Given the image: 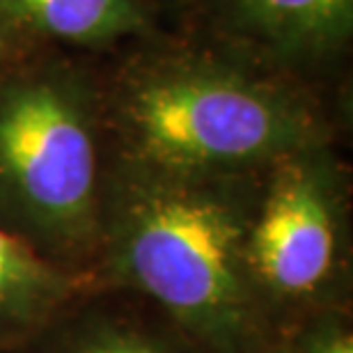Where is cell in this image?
<instances>
[{
    "mask_svg": "<svg viewBox=\"0 0 353 353\" xmlns=\"http://www.w3.org/2000/svg\"><path fill=\"white\" fill-rule=\"evenodd\" d=\"M245 266L268 330L353 307L349 174L335 143L289 154L259 174Z\"/></svg>",
    "mask_w": 353,
    "mask_h": 353,
    "instance_id": "4",
    "label": "cell"
},
{
    "mask_svg": "<svg viewBox=\"0 0 353 353\" xmlns=\"http://www.w3.org/2000/svg\"><path fill=\"white\" fill-rule=\"evenodd\" d=\"M228 51L305 81L342 58L353 32V0H211Z\"/></svg>",
    "mask_w": 353,
    "mask_h": 353,
    "instance_id": "5",
    "label": "cell"
},
{
    "mask_svg": "<svg viewBox=\"0 0 353 353\" xmlns=\"http://www.w3.org/2000/svg\"><path fill=\"white\" fill-rule=\"evenodd\" d=\"M88 287L0 225V353L30 342Z\"/></svg>",
    "mask_w": 353,
    "mask_h": 353,
    "instance_id": "7",
    "label": "cell"
},
{
    "mask_svg": "<svg viewBox=\"0 0 353 353\" xmlns=\"http://www.w3.org/2000/svg\"><path fill=\"white\" fill-rule=\"evenodd\" d=\"M105 176L101 76L48 51L0 67V225L90 282Z\"/></svg>",
    "mask_w": 353,
    "mask_h": 353,
    "instance_id": "3",
    "label": "cell"
},
{
    "mask_svg": "<svg viewBox=\"0 0 353 353\" xmlns=\"http://www.w3.org/2000/svg\"><path fill=\"white\" fill-rule=\"evenodd\" d=\"M257 353H353V307H330L273 328Z\"/></svg>",
    "mask_w": 353,
    "mask_h": 353,
    "instance_id": "9",
    "label": "cell"
},
{
    "mask_svg": "<svg viewBox=\"0 0 353 353\" xmlns=\"http://www.w3.org/2000/svg\"><path fill=\"white\" fill-rule=\"evenodd\" d=\"M108 161L179 176L257 174L335 143L323 99L232 51L150 48L101 76Z\"/></svg>",
    "mask_w": 353,
    "mask_h": 353,
    "instance_id": "1",
    "label": "cell"
},
{
    "mask_svg": "<svg viewBox=\"0 0 353 353\" xmlns=\"http://www.w3.org/2000/svg\"><path fill=\"white\" fill-rule=\"evenodd\" d=\"M32 51V41L21 30L17 17L7 0H0V67L17 60L19 55Z\"/></svg>",
    "mask_w": 353,
    "mask_h": 353,
    "instance_id": "10",
    "label": "cell"
},
{
    "mask_svg": "<svg viewBox=\"0 0 353 353\" xmlns=\"http://www.w3.org/2000/svg\"><path fill=\"white\" fill-rule=\"evenodd\" d=\"M28 39L108 48L150 23L147 0H7Z\"/></svg>",
    "mask_w": 353,
    "mask_h": 353,
    "instance_id": "8",
    "label": "cell"
},
{
    "mask_svg": "<svg viewBox=\"0 0 353 353\" xmlns=\"http://www.w3.org/2000/svg\"><path fill=\"white\" fill-rule=\"evenodd\" d=\"M262 172L179 176L108 161L90 287L138 294L204 353H257L271 330L245 232Z\"/></svg>",
    "mask_w": 353,
    "mask_h": 353,
    "instance_id": "2",
    "label": "cell"
},
{
    "mask_svg": "<svg viewBox=\"0 0 353 353\" xmlns=\"http://www.w3.org/2000/svg\"><path fill=\"white\" fill-rule=\"evenodd\" d=\"M12 353H204L138 294L88 287Z\"/></svg>",
    "mask_w": 353,
    "mask_h": 353,
    "instance_id": "6",
    "label": "cell"
}]
</instances>
